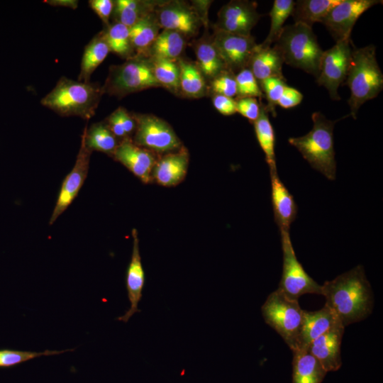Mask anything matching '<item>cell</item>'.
<instances>
[{
  "mask_svg": "<svg viewBox=\"0 0 383 383\" xmlns=\"http://www.w3.org/2000/svg\"><path fill=\"white\" fill-rule=\"evenodd\" d=\"M321 295L342 325L367 318L374 309V295L362 265H357L321 285Z\"/></svg>",
  "mask_w": 383,
  "mask_h": 383,
  "instance_id": "6da1fadb",
  "label": "cell"
},
{
  "mask_svg": "<svg viewBox=\"0 0 383 383\" xmlns=\"http://www.w3.org/2000/svg\"><path fill=\"white\" fill-rule=\"evenodd\" d=\"M103 94L102 87L97 83L62 77L40 102L62 116L89 120L95 114Z\"/></svg>",
  "mask_w": 383,
  "mask_h": 383,
  "instance_id": "7a4b0ae2",
  "label": "cell"
},
{
  "mask_svg": "<svg viewBox=\"0 0 383 383\" xmlns=\"http://www.w3.org/2000/svg\"><path fill=\"white\" fill-rule=\"evenodd\" d=\"M376 48L370 45L353 48L351 62L345 79L350 90L348 100L350 115L356 118L360 107L375 98L383 89V74L376 58Z\"/></svg>",
  "mask_w": 383,
  "mask_h": 383,
  "instance_id": "3957f363",
  "label": "cell"
},
{
  "mask_svg": "<svg viewBox=\"0 0 383 383\" xmlns=\"http://www.w3.org/2000/svg\"><path fill=\"white\" fill-rule=\"evenodd\" d=\"M311 119L313 127L308 133L300 137L289 138L288 141L313 169L327 179L334 180L336 162L333 136L336 121L327 119L320 112H314Z\"/></svg>",
  "mask_w": 383,
  "mask_h": 383,
  "instance_id": "277c9868",
  "label": "cell"
},
{
  "mask_svg": "<svg viewBox=\"0 0 383 383\" xmlns=\"http://www.w3.org/2000/svg\"><path fill=\"white\" fill-rule=\"evenodd\" d=\"M274 47L284 63L318 77L323 51L312 27L301 23L284 26Z\"/></svg>",
  "mask_w": 383,
  "mask_h": 383,
  "instance_id": "5b68a950",
  "label": "cell"
},
{
  "mask_svg": "<svg viewBox=\"0 0 383 383\" xmlns=\"http://www.w3.org/2000/svg\"><path fill=\"white\" fill-rule=\"evenodd\" d=\"M304 312L298 299L277 289L268 295L261 306L265 322L276 331L292 352L299 350Z\"/></svg>",
  "mask_w": 383,
  "mask_h": 383,
  "instance_id": "8992f818",
  "label": "cell"
},
{
  "mask_svg": "<svg viewBox=\"0 0 383 383\" xmlns=\"http://www.w3.org/2000/svg\"><path fill=\"white\" fill-rule=\"evenodd\" d=\"M161 87L155 79L150 60L133 55L118 65L110 67L102 86L104 94L121 98L150 87Z\"/></svg>",
  "mask_w": 383,
  "mask_h": 383,
  "instance_id": "52a82bcc",
  "label": "cell"
},
{
  "mask_svg": "<svg viewBox=\"0 0 383 383\" xmlns=\"http://www.w3.org/2000/svg\"><path fill=\"white\" fill-rule=\"evenodd\" d=\"M136 121L133 142L152 152L167 154L182 145L171 126L152 114H133Z\"/></svg>",
  "mask_w": 383,
  "mask_h": 383,
  "instance_id": "ba28073f",
  "label": "cell"
},
{
  "mask_svg": "<svg viewBox=\"0 0 383 383\" xmlns=\"http://www.w3.org/2000/svg\"><path fill=\"white\" fill-rule=\"evenodd\" d=\"M283 252L282 274L277 289L287 296L299 299L306 294L321 295V285L314 281L299 262L289 232L280 231Z\"/></svg>",
  "mask_w": 383,
  "mask_h": 383,
  "instance_id": "9c48e42d",
  "label": "cell"
},
{
  "mask_svg": "<svg viewBox=\"0 0 383 383\" xmlns=\"http://www.w3.org/2000/svg\"><path fill=\"white\" fill-rule=\"evenodd\" d=\"M350 39L337 41L331 48L323 51L316 82L328 90L333 100H340L338 87L345 81L352 56Z\"/></svg>",
  "mask_w": 383,
  "mask_h": 383,
  "instance_id": "30bf717a",
  "label": "cell"
},
{
  "mask_svg": "<svg viewBox=\"0 0 383 383\" xmlns=\"http://www.w3.org/2000/svg\"><path fill=\"white\" fill-rule=\"evenodd\" d=\"M213 43L226 65L233 73L249 67L257 47L255 38L216 29Z\"/></svg>",
  "mask_w": 383,
  "mask_h": 383,
  "instance_id": "8fae6325",
  "label": "cell"
},
{
  "mask_svg": "<svg viewBox=\"0 0 383 383\" xmlns=\"http://www.w3.org/2000/svg\"><path fill=\"white\" fill-rule=\"evenodd\" d=\"M380 0H342L321 22L335 41L350 39L353 26L360 16Z\"/></svg>",
  "mask_w": 383,
  "mask_h": 383,
  "instance_id": "7c38bea8",
  "label": "cell"
},
{
  "mask_svg": "<svg viewBox=\"0 0 383 383\" xmlns=\"http://www.w3.org/2000/svg\"><path fill=\"white\" fill-rule=\"evenodd\" d=\"M260 17L256 1L233 0L218 11L216 29L248 36Z\"/></svg>",
  "mask_w": 383,
  "mask_h": 383,
  "instance_id": "4fadbf2b",
  "label": "cell"
},
{
  "mask_svg": "<svg viewBox=\"0 0 383 383\" xmlns=\"http://www.w3.org/2000/svg\"><path fill=\"white\" fill-rule=\"evenodd\" d=\"M160 28L179 33L184 37L197 33L201 18L198 12L186 3L179 1L159 4L155 10Z\"/></svg>",
  "mask_w": 383,
  "mask_h": 383,
  "instance_id": "5bb4252c",
  "label": "cell"
},
{
  "mask_svg": "<svg viewBox=\"0 0 383 383\" xmlns=\"http://www.w3.org/2000/svg\"><path fill=\"white\" fill-rule=\"evenodd\" d=\"M91 152L92 151L87 147L82 135L80 148L74 165L62 182L49 221L50 225L57 220L77 196L87 176Z\"/></svg>",
  "mask_w": 383,
  "mask_h": 383,
  "instance_id": "9a60e30c",
  "label": "cell"
},
{
  "mask_svg": "<svg viewBox=\"0 0 383 383\" xmlns=\"http://www.w3.org/2000/svg\"><path fill=\"white\" fill-rule=\"evenodd\" d=\"M112 157L143 183L148 184L152 180V170L157 162L155 155L135 144L132 139L121 140Z\"/></svg>",
  "mask_w": 383,
  "mask_h": 383,
  "instance_id": "2e32d148",
  "label": "cell"
},
{
  "mask_svg": "<svg viewBox=\"0 0 383 383\" xmlns=\"http://www.w3.org/2000/svg\"><path fill=\"white\" fill-rule=\"evenodd\" d=\"M345 328L340 322H338L309 345V353L327 372L337 371L342 366L341 343Z\"/></svg>",
  "mask_w": 383,
  "mask_h": 383,
  "instance_id": "e0dca14e",
  "label": "cell"
},
{
  "mask_svg": "<svg viewBox=\"0 0 383 383\" xmlns=\"http://www.w3.org/2000/svg\"><path fill=\"white\" fill-rule=\"evenodd\" d=\"M133 250L126 277V284L130 308L123 315L117 318L118 321L127 323L138 312H140L138 304L143 296L145 284V272L143 267L139 250V239L135 228L132 230Z\"/></svg>",
  "mask_w": 383,
  "mask_h": 383,
  "instance_id": "ac0fdd59",
  "label": "cell"
},
{
  "mask_svg": "<svg viewBox=\"0 0 383 383\" xmlns=\"http://www.w3.org/2000/svg\"><path fill=\"white\" fill-rule=\"evenodd\" d=\"M189 161V152L184 146L165 154L157 160L152 170V180L163 187L179 184L187 175Z\"/></svg>",
  "mask_w": 383,
  "mask_h": 383,
  "instance_id": "d6986e66",
  "label": "cell"
},
{
  "mask_svg": "<svg viewBox=\"0 0 383 383\" xmlns=\"http://www.w3.org/2000/svg\"><path fill=\"white\" fill-rule=\"evenodd\" d=\"M270 178L274 221L280 231L289 232L290 225L296 216V204L277 171L270 172Z\"/></svg>",
  "mask_w": 383,
  "mask_h": 383,
  "instance_id": "ffe728a7",
  "label": "cell"
},
{
  "mask_svg": "<svg viewBox=\"0 0 383 383\" xmlns=\"http://www.w3.org/2000/svg\"><path fill=\"white\" fill-rule=\"evenodd\" d=\"M338 322L340 321L326 304L317 311L304 310L299 350H308L313 340L325 333Z\"/></svg>",
  "mask_w": 383,
  "mask_h": 383,
  "instance_id": "44dd1931",
  "label": "cell"
},
{
  "mask_svg": "<svg viewBox=\"0 0 383 383\" xmlns=\"http://www.w3.org/2000/svg\"><path fill=\"white\" fill-rule=\"evenodd\" d=\"M282 57L279 51L273 47H257L250 62L249 68L259 84L270 77H284L282 74Z\"/></svg>",
  "mask_w": 383,
  "mask_h": 383,
  "instance_id": "7402d4cb",
  "label": "cell"
},
{
  "mask_svg": "<svg viewBox=\"0 0 383 383\" xmlns=\"http://www.w3.org/2000/svg\"><path fill=\"white\" fill-rule=\"evenodd\" d=\"M292 383H321L327 372L308 351L292 352Z\"/></svg>",
  "mask_w": 383,
  "mask_h": 383,
  "instance_id": "603a6c76",
  "label": "cell"
},
{
  "mask_svg": "<svg viewBox=\"0 0 383 383\" xmlns=\"http://www.w3.org/2000/svg\"><path fill=\"white\" fill-rule=\"evenodd\" d=\"M342 0H298L295 1L292 16L294 23L312 27L321 23L331 10Z\"/></svg>",
  "mask_w": 383,
  "mask_h": 383,
  "instance_id": "cb8c5ba5",
  "label": "cell"
},
{
  "mask_svg": "<svg viewBox=\"0 0 383 383\" xmlns=\"http://www.w3.org/2000/svg\"><path fill=\"white\" fill-rule=\"evenodd\" d=\"M260 112L257 119L253 123L257 142L265 155L270 172L277 171L274 152L275 135L273 126L269 118L266 106L261 100Z\"/></svg>",
  "mask_w": 383,
  "mask_h": 383,
  "instance_id": "d4e9b609",
  "label": "cell"
},
{
  "mask_svg": "<svg viewBox=\"0 0 383 383\" xmlns=\"http://www.w3.org/2000/svg\"><path fill=\"white\" fill-rule=\"evenodd\" d=\"M160 28L155 11L129 28L131 44L133 50L137 51L138 55H142L149 50L159 34Z\"/></svg>",
  "mask_w": 383,
  "mask_h": 383,
  "instance_id": "484cf974",
  "label": "cell"
},
{
  "mask_svg": "<svg viewBox=\"0 0 383 383\" xmlns=\"http://www.w3.org/2000/svg\"><path fill=\"white\" fill-rule=\"evenodd\" d=\"M109 52L102 31L95 35L84 48L78 81L89 82L91 75L105 60Z\"/></svg>",
  "mask_w": 383,
  "mask_h": 383,
  "instance_id": "4316f807",
  "label": "cell"
},
{
  "mask_svg": "<svg viewBox=\"0 0 383 383\" xmlns=\"http://www.w3.org/2000/svg\"><path fill=\"white\" fill-rule=\"evenodd\" d=\"M82 135L89 150L101 152L111 157L121 142L111 131L106 122L94 123L89 128L86 126Z\"/></svg>",
  "mask_w": 383,
  "mask_h": 383,
  "instance_id": "83f0119b",
  "label": "cell"
},
{
  "mask_svg": "<svg viewBox=\"0 0 383 383\" xmlns=\"http://www.w3.org/2000/svg\"><path fill=\"white\" fill-rule=\"evenodd\" d=\"M159 4L139 0H116L113 13L116 22L130 28L148 13L153 12Z\"/></svg>",
  "mask_w": 383,
  "mask_h": 383,
  "instance_id": "f1b7e54d",
  "label": "cell"
},
{
  "mask_svg": "<svg viewBox=\"0 0 383 383\" xmlns=\"http://www.w3.org/2000/svg\"><path fill=\"white\" fill-rule=\"evenodd\" d=\"M197 67L205 76L213 79L227 70L212 41L201 40L194 48Z\"/></svg>",
  "mask_w": 383,
  "mask_h": 383,
  "instance_id": "f546056e",
  "label": "cell"
},
{
  "mask_svg": "<svg viewBox=\"0 0 383 383\" xmlns=\"http://www.w3.org/2000/svg\"><path fill=\"white\" fill-rule=\"evenodd\" d=\"M184 37L178 32L163 29L150 46L152 57L175 60L184 48Z\"/></svg>",
  "mask_w": 383,
  "mask_h": 383,
  "instance_id": "4dcf8cb0",
  "label": "cell"
},
{
  "mask_svg": "<svg viewBox=\"0 0 383 383\" xmlns=\"http://www.w3.org/2000/svg\"><path fill=\"white\" fill-rule=\"evenodd\" d=\"M179 89L182 92L193 98L204 95L206 86L204 77L196 65L187 60L179 59Z\"/></svg>",
  "mask_w": 383,
  "mask_h": 383,
  "instance_id": "1f68e13d",
  "label": "cell"
},
{
  "mask_svg": "<svg viewBox=\"0 0 383 383\" xmlns=\"http://www.w3.org/2000/svg\"><path fill=\"white\" fill-rule=\"evenodd\" d=\"M103 33L110 51L127 59L133 56L132 53L134 50L131 44L128 27L115 22L109 25Z\"/></svg>",
  "mask_w": 383,
  "mask_h": 383,
  "instance_id": "d6a6232c",
  "label": "cell"
},
{
  "mask_svg": "<svg viewBox=\"0 0 383 383\" xmlns=\"http://www.w3.org/2000/svg\"><path fill=\"white\" fill-rule=\"evenodd\" d=\"M294 4L295 1L293 0H275L274 1L269 13L271 18L270 31L266 39L260 44L261 46L271 47V45L277 40L284 28V22L292 13Z\"/></svg>",
  "mask_w": 383,
  "mask_h": 383,
  "instance_id": "836d02e7",
  "label": "cell"
},
{
  "mask_svg": "<svg viewBox=\"0 0 383 383\" xmlns=\"http://www.w3.org/2000/svg\"><path fill=\"white\" fill-rule=\"evenodd\" d=\"M150 64L153 75L160 86L173 91L179 89V69L174 60L152 57Z\"/></svg>",
  "mask_w": 383,
  "mask_h": 383,
  "instance_id": "e575fe53",
  "label": "cell"
},
{
  "mask_svg": "<svg viewBox=\"0 0 383 383\" xmlns=\"http://www.w3.org/2000/svg\"><path fill=\"white\" fill-rule=\"evenodd\" d=\"M74 349L64 350H49L43 352L16 350L11 349L0 350V368H9L16 366L28 360L41 356L59 355L67 351H73Z\"/></svg>",
  "mask_w": 383,
  "mask_h": 383,
  "instance_id": "d590c367",
  "label": "cell"
},
{
  "mask_svg": "<svg viewBox=\"0 0 383 383\" xmlns=\"http://www.w3.org/2000/svg\"><path fill=\"white\" fill-rule=\"evenodd\" d=\"M260 86L267 101L266 109L275 117L276 106L287 86L286 80L284 77H270L260 82Z\"/></svg>",
  "mask_w": 383,
  "mask_h": 383,
  "instance_id": "8d00e7d4",
  "label": "cell"
},
{
  "mask_svg": "<svg viewBox=\"0 0 383 383\" xmlns=\"http://www.w3.org/2000/svg\"><path fill=\"white\" fill-rule=\"evenodd\" d=\"M235 79L237 84L238 99L243 97H258L261 100L263 93L260 86L249 67L239 71Z\"/></svg>",
  "mask_w": 383,
  "mask_h": 383,
  "instance_id": "74e56055",
  "label": "cell"
},
{
  "mask_svg": "<svg viewBox=\"0 0 383 383\" xmlns=\"http://www.w3.org/2000/svg\"><path fill=\"white\" fill-rule=\"evenodd\" d=\"M211 87L215 94L233 98L237 96V84L233 73L226 70L211 80Z\"/></svg>",
  "mask_w": 383,
  "mask_h": 383,
  "instance_id": "f35d334b",
  "label": "cell"
},
{
  "mask_svg": "<svg viewBox=\"0 0 383 383\" xmlns=\"http://www.w3.org/2000/svg\"><path fill=\"white\" fill-rule=\"evenodd\" d=\"M236 110L240 115L254 123L259 117L260 103L254 97H243L236 100Z\"/></svg>",
  "mask_w": 383,
  "mask_h": 383,
  "instance_id": "ab89813d",
  "label": "cell"
},
{
  "mask_svg": "<svg viewBox=\"0 0 383 383\" xmlns=\"http://www.w3.org/2000/svg\"><path fill=\"white\" fill-rule=\"evenodd\" d=\"M89 4L92 10L108 27L110 16L113 11L114 1L111 0H90Z\"/></svg>",
  "mask_w": 383,
  "mask_h": 383,
  "instance_id": "60d3db41",
  "label": "cell"
},
{
  "mask_svg": "<svg viewBox=\"0 0 383 383\" xmlns=\"http://www.w3.org/2000/svg\"><path fill=\"white\" fill-rule=\"evenodd\" d=\"M213 105L222 115L231 116L237 113L236 100L223 95L215 94L212 98Z\"/></svg>",
  "mask_w": 383,
  "mask_h": 383,
  "instance_id": "b9f144b4",
  "label": "cell"
},
{
  "mask_svg": "<svg viewBox=\"0 0 383 383\" xmlns=\"http://www.w3.org/2000/svg\"><path fill=\"white\" fill-rule=\"evenodd\" d=\"M302 99L303 95L299 90L287 85L277 105L283 109H290L298 106Z\"/></svg>",
  "mask_w": 383,
  "mask_h": 383,
  "instance_id": "7bdbcfd3",
  "label": "cell"
},
{
  "mask_svg": "<svg viewBox=\"0 0 383 383\" xmlns=\"http://www.w3.org/2000/svg\"><path fill=\"white\" fill-rule=\"evenodd\" d=\"M116 111L118 115L127 137L131 138V135L134 133L136 128V121L133 114H131L123 107H119Z\"/></svg>",
  "mask_w": 383,
  "mask_h": 383,
  "instance_id": "ee69618b",
  "label": "cell"
},
{
  "mask_svg": "<svg viewBox=\"0 0 383 383\" xmlns=\"http://www.w3.org/2000/svg\"><path fill=\"white\" fill-rule=\"evenodd\" d=\"M43 2L53 6H63L76 9L79 1L76 0H47Z\"/></svg>",
  "mask_w": 383,
  "mask_h": 383,
  "instance_id": "f6af8a7d",
  "label": "cell"
}]
</instances>
